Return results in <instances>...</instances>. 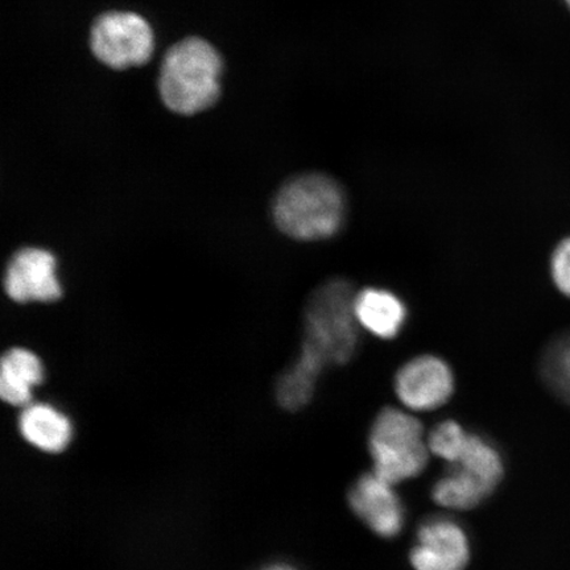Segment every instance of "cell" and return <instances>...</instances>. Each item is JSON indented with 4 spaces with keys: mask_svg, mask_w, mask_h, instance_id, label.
Wrapping results in <instances>:
<instances>
[{
    "mask_svg": "<svg viewBox=\"0 0 570 570\" xmlns=\"http://www.w3.org/2000/svg\"><path fill=\"white\" fill-rule=\"evenodd\" d=\"M3 284L7 296L16 303H52L62 295L55 256L39 247H23L13 253L7 263Z\"/></svg>",
    "mask_w": 570,
    "mask_h": 570,
    "instance_id": "cell-9",
    "label": "cell"
},
{
    "mask_svg": "<svg viewBox=\"0 0 570 570\" xmlns=\"http://www.w3.org/2000/svg\"><path fill=\"white\" fill-rule=\"evenodd\" d=\"M354 311L360 326L383 340L395 338L407 320L401 298L381 288H366L356 294Z\"/></svg>",
    "mask_w": 570,
    "mask_h": 570,
    "instance_id": "cell-11",
    "label": "cell"
},
{
    "mask_svg": "<svg viewBox=\"0 0 570 570\" xmlns=\"http://www.w3.org/2000/svg\"><path fill=\"white\" fill-rule=\"evenodd\" d=\"M410 561L415 570H465L470 561L465 530L451 518L425 519L419 527Z\"/></svg>",
    "mask_w": 570,
    "mask_h": 570,
    "instance_id": "cell-7",
    "label": "cell"
},
{
    "mask_svg": "<svg viewBox=\"0 0 570 570\" xmlns=\"http://www.w3.org/2000/svg\"><path fill=\"white\" fill-rule=\"evenodd\" d=\"M395 392L399 401L412 411L443 407L454 392L452 368L438 356H416L399 370Z\"/></svg>",
    "mask_w": 570,
    "mask_h": 570,
    "instance_id": "cell-8",
    "label": "cell"
},
{
    "mask_svg": "<svg viewBox=\"0 0 570 570\" xmlns=\"http://www.w3.org/2000/svg\"><path fill=\"white\" fill-rule=\"evenodd\" d=\"M468 438L465 428L454 420H445L433 428L426 443L430 452L453 465L459 461Z\"/></svg>",
    "mask_w": 570,
    "mask_h": 570,
    "instance_id": "cell-17",
    "label": "cell"
},
{
    "mask_svg": "<svg viewBox=\"0 0 570 570\" xmlns=\"http://www.w3.org/2000/svg\"><path fill=\"white\" fill-rule=\"evenodd\" d=\"M452 466H458L463 472L473 475L491 493H494L504 475V461L501 452L488 439L475 433H469L465 448H463L459 461Z\"/></svg>",
    "mask_w": 570,
    "mask_h": 570,
    "instance_id": "cell-15",
    "label": "cell"
},
{
    "mask_svg": "<svg viewBox=\"0 0 570 570\" xmlns=\"http://www.w3.org/2000/svg\"><path fill=\"white\" fill-rule=\"evenodd\" d=\"M539 368L548 390L570 407V331L548 344L541 354Z\"/></svg>",
    "mask_w": 570,
    "mask_h": 570,
    "instance_id": "cell-16",
    "label": "cell"
},
{
    "mask_svg": "<svg viewBox=\"0 0 570 570\" xmlns=\"http://www.w3.org/2000/svg\"><path fill=\"white\" fill-rule=\"evenodd\" d=\"M394 487L372 472L362 474L347 494L354 515L382 539L397 538L405 524V508Z\"/></svg>",
    "mask_w": 570,
    "mask_h": 570,
    "instance_id": "cell-6",
    "label": "cell"
},
{
    "mask_svg": "<svg viewBox=\"0 0 570 570\" xmlns=\"http://www.w3.org/2000/svg\"><path fill=\"white\" fill-rule=\"evenodd\" d=\"M224 62L210 42L188 38L176 42L164 56L159 92L167 109L180 116L210 109L220 95Z\"/></svg>",
    "mask_w": 570,
    "mask_h": 570,
    "instance_id": "cell-2",
    "label": "cell"
},
{
    "mask_svg": "<svg viewBox=\"0 0 570 570\" xmlns=\"http://www.w3.org/2000/svg\"><path fill=\"white\" fill-rule=\"evenodd\" d=\"M256 570H301L296 567L288 564V562L277 561V562H269L267 566H263L259 569Z\"/></svg>",
    "mask_w": 570,
    "mask_h": 570,
    "instance_id": "cell-19",
    "label": "cell"
},
{
    "mask_svg": "<svg viewBox=\"0 0 570 570\" xmlns=\"http://www.w3.org/2000/svg\"><path fill=\"white\" fill-rule=\"evenodd\" d=\"M346 216L344 189L324 174L289 178L273 204L274 223L283 234L297 240H320L336 235Z\"/></svg>",
    "mask_w": 570,
    "mask_h": 570,
    "instance_id": "cell-1",
    "label": "cell"
},
{
    "mask_svg": "<svg viewBox=\"0 0 570 570\" xmlns=\"http://www.w3.org/2000/svg\"><path fill=\"white\" fill-rule=\"evenodd\" d=\"M551 275L561 294L570 297V237L556 246L551 258Z\"/></svg>",
    "mask_w": 570,
    "mask_h": 570,
    "instance_id": "cell-18",
    "label": "cell"
},
{
    "mask_svg": "<svg viewBox=\"0 0 570 570\" xmlns=\"http://www.w3.org/2000/svg\"><path fill=\"white\" fill-rule=\"evenodd\" d=\"M326 363L308 348L302 346L295 363L277 377L276 401L283 410L298 411L311 402L316 383Z\"/></svg>",
    "mask_w": 570,
    "mask_h": 570,
    "instance_id": "cell-13",
    "label": "cell"
},
{
    "mask_svg": "<svg viewBox=\"0 0 570 570\" xmlns=\"http://www.w3.org/2000/svg\"><path fill=\"white\" fill-rule=\"evenodd\" d=\"M45 380V367L39 356L24 347H11L0 362V396L7 404L26 407L31 403L32 390Z\"/></svg>",
    "mask_w": 570,
    "mask_h": 570,
    "instance_id": "cell-12",
    "label": "cell"
},
{
    "mask_svg": "<svg viewBox=\"0 0 570 570\" xmlns=\"http://www.w3.org/2000/svg\"><path fill=\"white\" fill-rule=\"evenodd\" d=\"M353 285L332 279L312 292L304 311L303 347L317 354L326 365H344L360 344Z\"/></svg>",
    "mask_w": 570,
    "mask_h": 570,
    "instance_id": "cell-3",
    "label": "cell"
},
{
    "mask_svg": "<svg viewBox=\"0 0 570 570\" xmlns=\"http://www.w3.org/2000/svg\"><path fill=\"white\" fill-rule=\"evenodd\" d=\"M373 472L392 484L416 479L428 465L430 448L424 428L410 413L384 409L374 420L368 434Z\"/></svg>",
    "mask_w": 570,
    "mask_h": 570,
    "instance_id": "cell-4",
    "label": "cell"
},
{
    "mask_svg": "<svg viewBox=\"0 0 570 570\" xmlns=\"http://www.w3.org/2000/svg\"><path fill=\"white\" fill-rule=\"evenodd\" d=\"M19 432L40 452L62 453L73 439V425L63 413L47 403H30L21 411Z\"/></svg>",
    "mask_w": 570,
    "mask_h": 570,
    "instance_id": "cell-10",
    "label": "cell"
},
{
    "mask_svg": "<svg viewBox=\"0 0 570 570\" xmlns=\"http://www.w3.org/2000/svg\"><path fill=\"white\" fill-rule=\"evenodd\" d=\"M562 2L566 3V6L568 7V10L570 11V0H562Z\"/></svg>",
    "mask_w": 570,
    "mask_h": 570,
    "instance_id": "cell-20",
    "label": "cell"
},
{
    "mask_svg": "<svg viewBox=\"0 0 570 570\" xmlns=\"http://www.w3.org/2000/svg\"><path fill=\"white\" fill-rule=\"evenodd\" d=\"M90 48L98 61L114 70L141 67L151 60L155 35L139 13L105 12L92 23Z\"/></svg>",
    "mask_w": 570,
    "mask_h": 570,
    "instance_id": "cell-5",
    "label": "cell"
},
{
    "mask_svg": "<svg viewBox=\"0 0 570 570\" xmlns=\"http://www.w3.org/2000/svg\"><path fill=\"white\" fill-rule=\"evenodd\" d=\"M491 494L493 493L473 475L452 465L432 488L434 502L443 508L461 511L479 508Z\"/></svg>",
    "mask_w": 570,
    "mask_h": 570,
    "instance_id": "cell-14",
    "label": "cell"
}]
</instances>
